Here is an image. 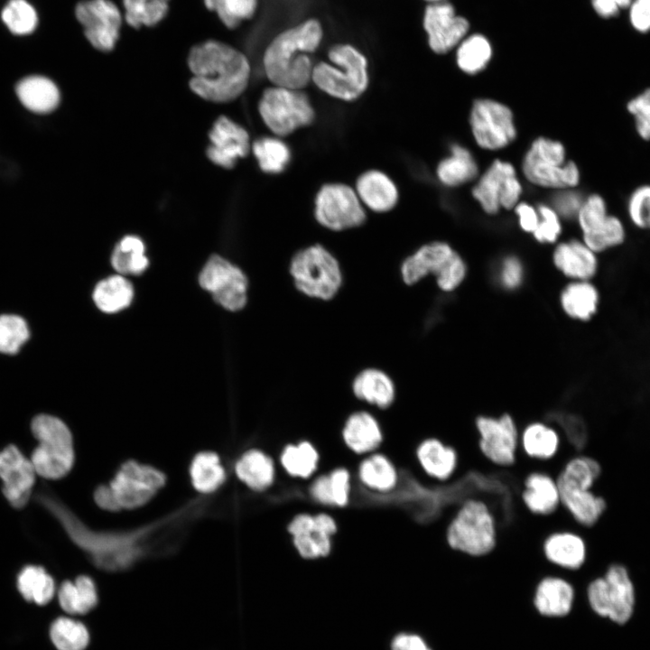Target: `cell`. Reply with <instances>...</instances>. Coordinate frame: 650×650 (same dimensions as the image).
I'll list each match as a JSON object with an SVG mask.
<instances>
[{"label":"cell","mask_w":650,"mask_h":650,"mask_svg":"<svg viewBox=\"0 0 650 650\" xmlns=\"http://www.w3.org/2000/svg\"><path fill=\"white\" fill-rule=\"evenodd\" d=\"M292 538L298 554L304 559L325 557L331 551V536L319 531L315 525L311 532Z\"/></svg>","instance_id":"816d5d0a"},{"label":"cell","mask_w":650,"mask_h":650,"mask_svg":"<svg viewBox=\"0 0 650 650\" xmlns=\"http://www.w3.org/2000/svg\"><path fill=\"white\" fill-rule=\"evenodd\" d=\"M636 135L643 141H650V88H646L632 98L626 104Z\"/></svg>","instance_id":"f5cc1de1"},{"label":"cell","mask_w":650,"mask_h":650,"mask_svg":"<svg viewBox=\"0 0 650 650\" xmlns=\"http://www.w3.org/2000/svg\"><path fill=\"white\" fill-rule=\"evenodd\" d=\"M520 497L526 509L537 515H549L561 506L556 478L543 471L535 470L526 475Z\"/></svg>","instance_id":"484cf974"},{"label":"cell","mask_w":650,"mask_h":650,"mask_svg":"<svg viewBox=\"0 0 650 650\" xmlns=\"http://www.w3.org/2000/svg\"><path fill=\"white\" fill-rule=\"evenodd\" d=\"M199 282L210 292L216 302L228 311H239L246 303L247 279L235 265L212 255L204 265Z\"/></svg>","instance_id":"9a60e30c"},{"label":"cell","mask_w":650,"mask_h":650,"mask_svg":"<svg viewBox=\"0 0 650 650\" xmlns=\"http://www.w3.org/2000/svg\"><path fill=\"white\" fill-rule=\"evenodd\" d=\"M290 273L301 292L320 300L333 298L342 283L337 259L320 245L298 251L292 258Z\"/></svg>","instance_id":"9c48e42d"},{"label":"cell","mask_w":650,"mask_h":650,"mask_svg":"<svg viewBox=\"0 0 650 650\" xmlns=\"http://www.w3.org/2000/svg\"><path fill=\"white\" fill-rule=\"evenodd\" d=\"M626 239L627 228L624 221L612 213L581 234V240L598 255L622 246Z\"/></svg>","instance_id":"8d00e7d4"},{"label":"cell","mask_w":650,"mask_h":650,"mask_svg":"<svg viewBox=\"0 0 650 650\" xmlns=\"http://www.w3.org/2000/svg\"><path fill=\"white\" fill-rule=\"evenodd\" d=\"M629 222L637 229L650 231V184L636 187L626 201Z\"/></svg>","instance_id":"f907efd6"},{"label":"cell","mask_w":650,"mask_h":650,"mask_svg":"<svg viewBox=\"0 0 650 650\" xmlns=\"http://www.w3.org/2000/svg\"><path fill=\"white\" fill-rule=\"evenodd\" d=\"M253 153L260 169L266 173H281L289 164L291 151L278 136H265L252 144Z\"/></svg>","instance_id":"b9f144b4"},{"label":"cell","mask_w":650,"mask_h":650,"mask_svg":"<svg viewBox=\"0 0 650 650\" xmlns=\"http://www.w3.org/2000/svg\"><path fill=\"white\" fill-rule=\"evenodd\" d=\"M258 112L266 127L281 138L311 125L315 119V110L303 89L274 85L264 90Z\"/></svg>","instance_id":"ba28073f"},{"label":"cell","mask_w":650,"mask_h":650,"mask_svg":"<svg viewBox=\"0 0 650 650\" xmlns=\"http://www.w3.org/2000/svg\"><path fill=\"white\" fill-rule=\"evenodd\" d=\"M524 266L520 259L515 255L506 256L498 268V282L506 290H515L524 281Z\"/></svg>","instance_id":"9f6ffc18"},{"label":"cell","mask_w":650,"mask_h":650,"mask_svg":"<svg viewBox=\"0 0 650 650\" xmlns=\"http://www.w3.org/2000/svg\"><path fill=\"white\" fill-rule=\"evenodd\" d=\"M17 588L25 600L40 606L49 603L55 593L52 578L40 566L23 568L17 578Z\"/></svg>","instance_id":"ab89813d"},{"label":"cell","mask_w":650,"mask_h":650,"mask_svg":"<svg viewBox=\"0 0 650 650\" xmlns=\"http://www.w3.org/2000/svg\"><path fill=\"white\" fill-rule=\"evenodd\" d=\"M521 193L515 167L501 160L492 162L472 190L473 197L488 214H496L501 208H515Z\"/></svg>","instance_id":"5bb4252c"},{"label":"cell","mask_w":650,"mask_h":650,"mask_svg":"<svg viewBox=\"0 0 650 650\" xmlns=\"http://www.w3.org/2000/svg\"><path fill=\"white\" fill-rule=\"evenodd\" d=\"M333 502L335 506H346L349 499L350 475L347 469L337 468L330 474Z\"/></svg>","instance_id":"680465c9"},{"label":"cell","mask_w":650,"mask_h":650,"mask_svg":"<svg viewBox=\"0 0 650 650\" xmlns=\"http://www.w3.org/2000/svg\"><path fill=\"white\" fill-rule=\"evenodd\" d=\"M328 59L330 62L320 61L313 66V84L334 98L358 99L369 83L366 56L353 45L341 43L329 50Z\"/></svg>","instance_id":"3957f363"},{"label":"cell","mask_w":650,"mask_h":650,"mask_svg":"<svg viewBox=\"0 0 650 650\" xmlns=\"http://www.w3.org/2000/svg\"><path fill=\"white\" fill-rule=\"evenodd\" d=\"M630 21L634 27L645 32L650 29V0H636L631 6Z\"/></svg>","instance_id":"6125c7cd"},{"label":"cell","mask_w":650,"mask_h":650,"mask_svg":"<svg viewBox=\"0 0 650 650\" xmlns=\"http://www.w3.org/2000/svg\"><path fill=\"white\" fill-rule=\"evenodd\" d=\"M392 650H431L426 642L417 635L402 633L392 641Z\"/></svg>","instance_id":"be15d7a7"},{"label":"cell","mask_w":650,"mask_h":650,"mask_svg":"<svg viewBox=\"0 0 650 650\" xmlns=\"http://www.w3.org/2000/svg\"><path fill=\"white\" fill-rule=\"evenodd\" d=\"M25 320L17 315L0 316V352L15 354L29 338Z\"/></svg>","instance_id":"681fc988"},{"label":"cell","mask_w":650,"mask_h":650,"mask_svg":"<svg viewBox=\"0 0 650 650\" xmlns=\"http://www.w3.org/2000/svg\"><path fill=\"white\" fill-rule=\"evenodd\" d=\"M465 260L457 252L441 272L435 277L438 288L444 292L455 291L467 276Z\"/></svg>","instance_id":"11a10c76"},{"label":"cell","mask_w":650,"mask_h":650,"mask_svg":"<svg viewBox=\"0 0 650 650\" xmlns=\"http://www.w3.org/2000/svg\"><path fill=\"white\" fill-rule=\"evenodd\" d=\"M169 0H123L125 19L135 28L153 26L167 14Z\"/></svg>","instance_id":"bcb514c9"},{"label":"cell","mask_w":650,"mask_h":650,"mask_svg":"<svg viewBox=\"0 0 650 650\" xmlns=\"http://www.w3.org/2000/svg\"><path fill=\"white\" fill-rule=\"evenodd\" d=\"M313 516H314L315 527L319 531H320L330 536H332L333 534H336L337 524H336L335 520L332 518V516H330V515H328L326 513H320Z\"/></svg>","instance_id":"03108f58"},{"label":"cell","mask_w":650,"mask_h":650,"mask_svg":"<svg viewBox=\"0 0 650 650\" xmlns=\"http://www.w3.org/2000/svg\"><path fill=\"white\" fill-rule=\"evenodd\" d=\"M522 170L531 183L543 188L574 189L580 181L578 165L566 161L563 144L545 137L533 142L523 159Z\"/></svg>","instance_id":"8992f818"},{"label":"cell","mask_w":650,"mask_h":650,"mask_svg":"<svg viewBox=\"0 0 650 650\" xmlns=\"http://www.w3.org/2000/svg\"><path fill=\"white\" fill-rule=\"evenodd\" d=\"M521 228L533 234L538 227L540 216L538 210L525 202H518L515 207Z\"/></svg>","instance_id":"94428289"},{"label":"cell","mask_w":650,"mask_h":650,"mask_svg":"<svg viewBox=\"0 0 650 650\" xmlns=\"http://www.w3.org/2000/svg\"><path fill=\"white\" fill-rule=\"evenodd\" d=\"M51 639L58 650H85L89 636L87 627L69 618H59L51 626Z\"/></svg>","instance_id":"f6af8a7d"},{"label":"cell","mask_w":650,"mask_h":650,"mask_svg":"<svg viewBox=\"0 0 650 650\" xmlns=\"http://www.w3.org/2000/svg\"><path fill=\"white\" fill-rule=\"evenodd\" d=\"M414 454L419 468L430 479L447 482L457 470L458 451L437 437L422 440L417 444Z\"/></svg>","instance_id":"d4e9b609"},{"label":"cell","mask_w":650,"mask_h":650,"mask_svg":"<svg viewBox=\"0 0 650 650\" xmlns=\"http://www.w3.org/2000/svg\"><path fill=\"white\" fill-rule=\"evenodd\" d=\"M131 283L122 275H113L99 282L93 293V299L99 310L114 313L127 307L133 299Z\"/></svg>","instance_id":"74e56055"},{"label":"cell","mask_w":650,"mask_h":650,"mask_svg":"<svg viewBox=\"0 0 650 650\" xmlns=\"http://www.w3.org/2000/svg\"><path fill=\"white\" fill-rule=\"evenodd\" d=\"M235 471L237 478L255 491H264L271 487L275 477L272 458L256 449L246 451L239 458Z\"/></svg>","instance_id":"1f68e13d"},{"label":"cell","mask_w":650,"mask_h":650,"mask_svg":"<svg viewBox=\"0 0 650 650\" xmlns=\"http://www.w3.org/2000/svg\"><path fill=\"white\" fill-rule=\"evenodd\" d=\"M561 443L558 430L541 420L529 422L520 431V450L532 460H552L557 455Z\"/></svg>","instance_id":"f1b7e54d"},{"label":"cell","mask_w":650,"mask_h":650,"mask_svg":"<svg viewBox=\"0 0 650 650\" xmlns=\"http://www.w3.org/2000/svg\"><path fill=\"white\" fill-rule=\"evenodd\" d=\"M540 220L533 233L535 240L542 244L554 243L562 233V223L557 212L547 205H539Z\"/></svg>","instance_id":"db71d44e"},{"label":"cell","mask_w":650,"mask_h":650,"mask_svg":"<svg viewBox=\"0 0 650 650\" xmlns=\"http://www.w3.org/2000/svg\"><path fill=\"white\" fill-rule=\"evenodd\" d=\"M599 479L598 470L580 460L568 462L556 478L561 506L581 528L595 526L608 511V499L594 490Z\"/></svg>","instance_id":"277c9868"},{"label":"cell","mask_w":650,"mask_h":650,"mask_svg":"<svg viewBox=\"0 0 650 650\" xmlns=\"http://www.w3.org/2000/svg\"><path fill=\"white\" fill-rule=\"evenodd\" d=\"M631 0H592L594 9L603 16L614 14L620 7L629 5Z\"/></svg>","instance_id":"e7e4bbea"},{"label":"cell","mask_w":650,"mask_h":650,"mask_svg":"<svg viewBox=\"0 0 650 650\" xmlns=\"http://www.w3.org/2000/svg\"><path fill=\"white\" fill-rule=\"evenodd\" d=\"M188 64L193 74L190 87L197 95L213 102H229L246 88L250 79L247 58L237 49L218 41L191 48Z\"/></svg>","instance_id":"6da1fadb"},{"label":"cell","mask_w":650,"mask_h":650,"mask_svg":"<svg viewBox=\"0 0 650 650\" xmlns=\"http://www.w3.org/2000/svg\"><path fill=\"white\" fill-rule=\"evenodd\" d=\"M190 471L193 487L202 493L215 491L226 478L225 469L214 452L207 451L196 455Z\"/></svg>","instance_id":"60d3db41"},{"label":"cell","mask_w":650,"mask_h":650,"mask_svg":"<svg viewBox=\"0 0 650 650\" xmlns=\"http://www.w3.org/2000/svg\"><path fill=\"white\" fill-rule=\"evenodd\" d=\"M353 392L358 399L381 409L389 407L395 397V388L391 378L375 368L365 369L356 376Z\"/></svg>","instance_id":"d6a6232c"},{"label":"cell","mask_w":650,"mask_h":650,"mask_svg":"<svg viewBox=\"0 0 650 650\" xmlns=\"http://www.w3.org/2000/svg\"><path fill=\"white\" fill-rule=\"evenodd\" d=\"M426 1L431 2L432 4V3L443 2L444 0H426Z\"/></svg>","instance_id":"003e7915"},{"label":"cell","mask_w":650,"mask_h":650,"mask_svg":"<svg viewBox=\"0 0 650 650\" xmlns=\"http://www.w3.org/2000/svg\"><path fill=\"white\" fill-rule=\"evenodd\" d=\"M32 432L39 441L31 461L36 474L50 479L64 477L74 460L71 433L59 418L40 414L32 422Z\"/></svg>","instance_id":"52a82bcc"},{"label":"cell","mask_w":650,"mask_h":650,"mask_svg":"<svg viewBox=\"0 0 650 650\" xmlns=\"http://www.w3.org/2000/svg\"><path fill=\"white\" fill-rule=\"evenodd\" d=\"M342 439L352 452L362 455L377 449L383 434L376 418L367 412L352 413L342 429Z\"/></svg>","instance_id":"4dcf8cb0"},{"label":"cell","mask_w":650,"mask_h":650,"mask_svg":"<svg viewBox=\"0 0 650 650\" xmlns=\"http://www.w3.org/2000/svg\"><path fill=\"white\" fill-rule=\"evenodd\" d=\"M563 312L578 321L591 320L599 311L600 293L592 281H570L560 293Z\"/></svg>","instance_id":"83f0119b"},{"label":"cell","mask_w":650,"mask_h":650,"mask_svg":"<svg viewBox=\"0 0 650 650\" xmlns=\"http://www.w3.org/2000/svg\"><path fill=\"white\" fill-rule=\"evenodd\" d=\"M160 470L134 460L124 463L115 478L107 485L113 510L134 509L146 504L164 485Z\"/></svg>","instance_id":"7c38bea8"},{"label":"cell","mask_w":650,"mask_h":650,"mask_svg":"<svg viewBox=\"0 0 650 650\" xmlns=\"http://www.w3.org/2000/svg\"><path fill=\"white\" fill-rule=\"evenodd\" d=\"M75 14L94 48L102 51L114 49L119 36L122 15L112 1H81L76 6Z\"/></svg>","instance_id":"2e32d148"},{"label":"cell","mask_w":650,"mask_h":650,"mask_svg":"<svg viewBox=\"0 0 650 650\" xmlns=\"http://www.w3.org/2000/svg\"><path fill=\"white\" fill-rule=\"evenodd\" d=\"M36 471L31 460L14 445L0 452V478L3 493L9 503L21 508L29 500Z\"/></svg>","instance_id":"ac0fdd59"},{"label":"cell","mask_w":650,"mask_h":650,"mask_svg":"<svg viewBox=\"0 0 650 650\" xmlns=\"http://www.w3.org/2000/svg\"><path fill=\"white\" fill-rule=\"evenodd\" d=\"M575 600L576 588L562 575L548 574L535 584L534 605L542 615L564 617L571 613Z\"/></svg>","instance_id":"603a6c76"},{"label":"cell","mask_w":650,"mask_h":650,"mask_svg":"<svg viewBox=\"0 0 650 650\" xmlns=\"http://www.w3.org/2000/svg\"><path fill=\"white\" fill-rule=\"evenodd\" d=\"M15 93L21 104L35 114H49L60 103L57 86L43 76L32 75L22 79L15 86Z\"/></svg>","instance_id":"f546056e"},{"label":"cell","mask_w":650,"mask_h":650,"mask_svg":"<svg viewBox=\"0 0 650 650\" xmlns=\"http://www.w3.org/2000/svg\"><path fill=\"white\" fill-rule=\"evenodd\" d=\"M457 251L447 242L434 241L422 246L404 259L401 276L404 283L413 285L428 276L435 277L455 255Z\"/></svg>","instance_id":"cb8c5ba5"},{"label":"cell","mask_w":650,"mask_h":650,"mask_svg":"<svg viewBox=\"0 0 650 650\" xmlns=\"http://www.w3.org/2000/svg\"><path fill=\"white\" fill-rule=\"evenodd\" d=\"M2 19L15 34H28L37 24V14L25 0H11L2 11Z\"/></svg>","instance_id":"c3c4849f"},{"label":"cell","mask_w":650,"mask_h":650,"mask_svg":"<svg viewBox=\"0 0 650 650\" xmlns=\"http://www.w3.org/2000/svg\"><path fill=\"white\" fill-rule=\"evenodd\" d=\"M423 28L430 48L434 52L442 54L460 42L469 30V22L457 15L450 4L439 2L426 7Z\"/></svg>","instance_id":"e0dca14e"},{"label":"cell","mask_w":650,"mask_h":650,"mask_svg":"<svg viewBox=\"0 0 650 650\" xmlns=\"http://www.w3.org/2000/svg\"><path fill=\"white\" fill-rule=\"evenodd\" d=\"M598 255L581 239L573 238L555 246L552 263L570 281H592L599 269Z\"/></svg>","instance_id":"7402d4cb"},{"label":"cell","mask_w":650,"mask_h":650,"mask_svg":"<svg viewBox=\"0 0 650 650\" xmlns=\"http://www.w3.org/2000/svg\"><path fill=\"white\" fill-rule=\"evenodd\" d=\"M583 200L584 198L572 189L561 190L553 198V209L559 217L576 218Z\"/></svg>","instance_id":"6f0895ef"},{"label":"cell","mask_w":650,"mask_h":650,"mask_svg":"<svg viewBox=\"0 0 650 650\" xmlns=\"http://www.w3.org/2000/svg\"><path fill=\"white\" fill-rule=\"evenodd\" d=\"M491 55L489 42L482 35L474 34L460 44L456 55L457 64L462 71L475 74L484 70Z\"/></svg>","instance_id":"ee69618b"},{"label":"cell","mask_w":650,"mask_h":650,"mask_svg":"<svg viewBox=\"0 0 650 650\" xmlns=\"http://www.w3.org/2000/svg\"><path fill=\"white\" fill-rule=\"evenodd\" d=\"M323 29L317 19H308L287 29L265 51V73L274 86L303 89L311 81V54L320 46Z\"/></svg>","instance_id":"7a4b0ae2"},{"label":"cell","mask_w":650,"mask_h":650,"mask_svg":"<svg viewBox=\"0 0 650 650\" xmlns=\"http://www.w3.org/2000/svg\"><path fill=\"white\" fill-rule=\"evenodd\" d=\"M608 583L610 603L608 620L618 625L627 624L634 616L637 591L628 566L620 562H609L603 574Z\"/></svg>","instance_id":"ffe728a7"},{"label":"cell","mask_w":650,"mask_h":650,"mask_svg":"<svg viewBox=\"0 0 650 650\" xmlns=\"http://www.w3.org/2000/svg\"><path fill=\"white\" fill-rule=\"evenodd\" d=\"M209 140L208 157L215 164L226 169L233 168L237 159L246 156L250 150L246 130L225 116L215 122L209 133Z\"/></svg>","instance_id":"d6986e66"},{"label":"cell","mask_w":650,"mask_h":650,"mask_svg":"<svg viewBox=\"0 0 650 650\" xmlns=\"http://www.w3.org/2000/svg\"><path fill=\"white\" fill-rule=\"evenodd\" d=\"M311 497L323 506H333V497L329 474L317 477L310 487Z\"/></svg>","instance_id":"91938a15"},{"label":"cell","mask_w":650,"mask_h":650,"mask_svg":"<svg viewBox=\"0 0 650 650\" xmlns=\"http://www.w3.org/2000/svg\"><path fill=\"white\" fill-rule=\"evenodd\" d=\"M497 534V519L488 503L478 497H468L448 524L445 537L452 550L482 557L495 549Z\"/></svg>","instance_id":"5b68a950"},{"label":"cell","mask_w":650,"mask_h":650,"mask_svg":"<svg viewBox=\"0 0 650 650\" xmlns=\"http://www.w3.org/2000/svg\"><path fill=\"white\" fill-rule=\"evenodd\" d=\"M545 560L563 571H580L588 559V543L575 531H557L547 535L542 544Z\"/></svg>","instance_id":"44dd1931"},{"label":"cell","mask_w":650,"mask_h":650,"mask_svg":"<svg viewBox=\"0 0 650 650\" xmlns=\"http://www.w3.org/2000/svg\"><path fill=\"white\" fill-rule=\"evenodd\" d=\"M436 173L443 185L456 187L473 180L478 174V165L470 151L453 144L450 154L438 164Z\"/></svg>","instance_id":"836d02e7"},{"label":"cell","mask_w":650,"mask_h":650,"mask_svg":"<svg viewBox=\"0 0 650 650\" xmlns=\"http://www.w3.org/2000/svg\"><path fill=\"white\" fill-rule=\"evenodd\" d=\"M204 4L208 9L217 13L228 28L235 29L255 14L258 0H204Z\"/></svg>","instance_id":"7dc6e473"},{"label":"cell","mask_w":650,"mask_h":650,"mask_svg":"<svg viewBox=\"0 0 650 650\" xmlns=\"http://www.w3.org/2000/svg\"><path fill=\"white\" fill-rule=\"evenodd\" d=\"M355 190L363 206L375 212L393 209L398 201V190L385 172L369 170L359 175Z\"/></svg>","instance_id":"4316f807"},{"label":"cell","mask_w":650,"mask_h":650,"mask_svg":"<svg viewBox=\"0 0 650 650\" xmlns=\"http://www.w3.org/2000/svg\"><path fill=\"white\" fill-rule=\"evenodd\" d=\"M319 453L311 442L302 441L297 444L284 446L280 455V463L291 477L307 478L318 469Z\"/></svg>","instance_id":"f35d334b"},{"label":"cell","mask_w":650,"mask_h":650,"mask_svg":"<svg viewBox=\"0 0 650 650\" xmlns=\"http://www.w3.org/2000/svg\"><path fill=\"white\" fill-rule=\"evenodd\" d=\"M469 124L477 144L486 150L504 148L516 137L512 111L493 99L480 98L473 103Z\"/></svg>","instance_id":"4fadbf2b"},{"label":"cell","mask_w":650,"mask_h":650,"mask_svg":"<svg viewBox=\"0 0 650 650\" xmlns=\"http://www.w3.org/2000/svg\"><path fill=\"white\" fill-rule=\"evenodd\" d=\"M61 608L71 615H83L90 611L98 602L93 580L88 576H79L74 582L64 581L58 592Z\"/></svg>","instance_id":"d590c367"},{"label":"cell","mask_w":650,"mask_h":650,"mask_svg":"<svg viewBox=\"0 0 650 650\" xmlns=\"http://www.w3.org/2000/svg\"><path fill=\"white\" fill-rule=\"evenodd\" d=\"M314 217L322 227L333 231L360 227L367 218L355 189L339 182L320 187L314 200Z\"/></svg>","instance_id":"30bf717a"},{"label":"cell","mask_w":650,"mask_h":650,"mask_svg":"<svg viewBox=\"0 0 650 650\" xmlns=\"http://www.w3.org/2000/svg\"><path fill=\"white\" fill-rule=\"evenodd\" d=\"M358 477L366 487L383 493L395 489L400 478L395 464L380 453L372 454L361 461Z\"/></svg>","instance_id":"e575fe53"},{"label":"cell","mask_w":650,"mask_h":650,"mask_svg":"<svg viewBox=\"0 0 650 650\" xmlns=\"http://www.w3.org/2000/svg\"><path fill=\"white\" fill-rule=\"evenodd\" d=\"M111 263L121 274H141L148 266L143 241L135 236L125 237L115 247Z\"/></svg>","instance_id":"7bdbcfd3"},{"label":"cell","mask_w":650,"mask_h":650,"mask_svg":"<svg viewBox=\"0 0 650 650\" xmlns=\"http://www.w3.org/2000/svg\"><path fill=\"white\" fill-rule=\"evenodd\" d=\"M481 454L492 464L510 467L520 449V428L509 413L498 416L478 414L474 420Z\"/></svg>","instance_id":"8fae6325"}]
</instances>
